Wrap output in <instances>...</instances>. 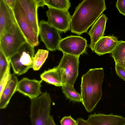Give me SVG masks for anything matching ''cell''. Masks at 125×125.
<instances>
[{"label": "cell", "instance_id": "1", "mask_svg": "<svg viewBox=\"0 0 125 125\" xmlns=\"http://www.w3.org/2000/svg\"><path fill=\"white\" fill-rule=\"evenodd\" d=\"M106 9L104 0H84L76 8L71 16V31L81 35L90 27Z\"/></svg>", "mask_w": 125, "mask_h": 125}, {"label": "cell", "instance_id": "2", "mask_svg": "<svg viewBox=\"0 0 125 125\" xmlns=\"http://www.w3.org/2000/svg\"><path fill=\"white\" fill-rule=\"evenodd\" d=\"M104 74L102 68L90 69L83 74L81 85L82 103L88 112H92L102 95Z\"/></svg>", "mask_w": 125, "mask_h": 125}, {"label": "cell", "instance_id": "3", "mask_svg": "<svg viewBox=\"0 0 125 125\" xmlns=\"http://www.w3.org/2000/svg\"><path fill=\"white\" fill-rule=\"evenodd\" d=\"M30 117L31 125H48L52 100L46 92L31 99Z\"/></svg>", "mask_w": 125, "mask_h": 125}, {"label": "cell", "instance_id": "4", "mask_svg": "<svg viewBox=\"0 0 125 125\" xmlns=\"http://www.w3.org/2000/svg\"><path fill=\"white\" fill-rule=\"evenodd\" d=\"M34 55V48L27 42L21 46L18 52L10 59L14 74L21 75L32 68L33 58Z\"/></svg>", "mask_w": 125, "mask_h": 125}, {"label": "cell", "instance_id": "5", "mask_svg": "<svg viewBox=\"0 0 125 125\" xmlns=\"http://www.w3.org/2000/svg\"><path fill=\"white\" fill-rule=\"evenodd\" d=\"M26 42V39L18 24L16 29L12 32L0 35V50L10 60V58Z\"/></svg>", "mask_w": 125, "mask_h": 125}, {"label": "cell", "instance_id": "6", "mask_svg": "<svg viewBox=\"0 0 125 125\" xmlns=\"http://www.w3.org/2000/svg\"><path fill=\"white\" fill-rule=\"evenodd\" d=\"M80 56L63 53L57 67L60 73L63 84L74 86L79 73Z\"/></svg>", "mask_w": 125, "mask_h": 125}, {"label": "cell", "instance_id": "7", "mask_svg": "<svg viewBox=\"0 0 125 125\" xmlns=\"http://www.w3.org/2000/svg\"><path fill=\"white\" fill-rule=\"evenodd\" d=\"M13 10L17 23L27 42L34 48L38 45V36L33 30L19 0H17Z\"/></svg>", "mask_w": 125, "mask_h": 125}, {"label": "cell", "instance_id": "8", "mask_svg": "<svg viewBox=\"0 0 125 125\" xmlns=\"http://www.w3.org/2000/svg\"><path fill=\"white\" fill-rule=\"evenodd\" d=\"M87 41L86 38L79 36L71 35L62 38L58 50L63 53L80 56L87 53Z\"/></svg>", "mask_w": 125, "mask_h": 125}, {"label": "cell", "instance_id": "9", "mask_svg": "<svg viewBox=\"0 0 125 125\" xmlns=\"http://www.w3.org/2000/svg\"><path fill=\"white\" fill-rule=\"evenodd\" d=\"M46 14L48 23L60 32L70 30L71 16L68 10L49 7Z\"/></svg>", "mask_w": 125, "mask_h": 125}, {"label": "cell", "instance_id": "10", "mask_svg": "<svg viewBox=\"0 0 125 125\" xmlns=\"http://www.w3.org/2000/svg\"><path fill=\"white\" fill-rule=\"evenodd\" d=\"M39 26L41 40L44 43L47 49L51 51L58 50L59 42L62 39L59 31L44 20L40 21Z\"/></svg>", "mask_w": 125, "mask_h": 125}, {"label": "cell", "instance_id": "11", "mask_svg": "<svg viewBox=\"0 0 125 125\" xmlns=\"http://www.w3.org/2000/svg\"><path fill=\"white\" fill-rule=\"evenodd\" d=\"M17 25L13 10L0 0V35L12 32Z\"/></svg>", "mask_w": 125, "mask_h": 125}, {"label": "cell", "instance_id": "12", "mask_svg": "<svg viewBox=\"0 0 125 125\" xmlns=\"http://www.w3.org/2000/svg\"><path fill=\"white\" fill-rule=\"evenodd\" d=\"M42 81V80L39 81L23 78L18 82L16 91L31 99L35 98L42 93L41 88Z\"/></svg>", "mask_w": 125, "mask_h": 125}, {"label": "cell", "instance_id": "13", "mask_svg": "<svg viewBox=\"0 0 125 125\" xmlns=\"http://www.w3.org/2000/svg\"><path fill=\"white\" fill-rule=\"evenodd\" d=\"M87 121L90 125H125V117L112 114H91Z\"/></svg>", "mask_w": 125, "mask_h": 125}, {"label": "cell", "instance_id": "14", "mask_svg": "<svg viewBox=\"0 0 125 125\" xmlns=\"http://www.w3.org/2000/svg\"><path fill=\"white\" fill-rule=\"evenodd\" d=\"M34 31L38 36L39 26L36 0H19Z\"/></svg>", "mask_w": 125, "mask_h": 125}, {"label": "cell", "instance_id": "15", "mask_svg": "<svg viewBox=\"0 0 125 125\" xmlns=\"http://www.w3.org/2000/svg\"><path fill=\"white\" fill-rule=\"evenodd\" d=\"M108 19L106 15L102 14L94 24L88 32L91 39L89 47L93 52L96 43L104 36Z\"/></svg>", "mask_w": 125, "mask_h": 125}, {"label": "cell", "instance_id": "16", "mask_svg": "<svg viewBox=\"0 0 125 125\" xmlns=\"http://www.w3.org/2000/svg\"><path fill=\"white\" fill-rule=\"evenodd\" d=\"M118 41L117 37L113 35L103 36L96 43L94 51L99 56L111 53Z\"/></svg>", "mask_w": 125, "mask_h": 125}, {"label": "cell", "instance_id": "17", "mask_svg": "<svg viewBox=\"0 0 125 125\" xmlns=\"http://www.w3.org/2000/svg\"><path fill=\"white\" fill-rule=\"evenodd\" d=\"M16 76L14 74H11L10 78L0 94V108H6L8 105L10 99L16 91L18 83Z\"/></svg>", "mask_w": 125, "mask_h": 125}, {"label": "cell", "instance_id": "18", "mask_svg": "<svg viewBox=\"0 0 125 125\" xmlns=\"http://www.w3.org/2000/svg\"><path fill=\"white\" fill-rule=\"evenodd\" d=\"M41 78L46 83L57 86L63 84L60 73L57 66L44 71L40 74Z\"/></svg>", "mask_w": 125, "mask_h": 125}, {"label": "cell", "instance_id": "19", "mask_svg": "<svg viewBox=\"0 0 125 125\" xmlns=\"http://www.w3.org/2000/svg\"><path fill=\"white\" fill-rule=\"evenodd\" d=\"M49 51L39 49L33 58L32 68L35 71L40 69L47 58Z\"/></svg>", "mask_w": 125, "mask_h": 125}, {"label": "cell", "instance_id": "20", "mask_svg": "<svg viewBox=\"0 0 125 125\" xmlns=\"http://www.w3.org/2000/svg\"><path fill=\"white\" fill-rule=\"evenodd\" d=\"M111 54L115 63L120 64L125 56V41H118Z\"/></svg>", "mask_w": 125, "mask_h": 125}, {"label": "cell", "instance_id": "21", "mask_svg": "<svg viewBox=\"0 0 125 125\" xmlns=\"http://www.w3.org/2000/svg\"><path fill=\"white\" fill-rule=\"evenodd\" d=\"M62 92L66 97L70 100L82 102L81 94L75 90L74 86L67 84H64L62 86Z\"/></svg>", "mask_w": 125, "mask_h": 125}, {"label": "cell", "instance_id": "22", "mask_svg": "<svg viewBox=\"0 0 125 125\" xmlns=\"http://www.w3.org/2000/svg\"><path fill=\"white\" fill-rule=\"evenodd\" d=\"M45 5L48 8L68 10L71 6V3L69 0H44Z\"/></svg>", "mask_w": 125, "mask_h": 125}, {"label": "cell", "instance_id": "23", "mask_svg": "<svg viewBox=\"0 0 125 125\" xmlns=\"http://www.w3.org/2000/svg\"><path fill=\"white\" fill-rule=\"evenodd\" d=\"M10 63V60L0 50V80L2 77L8 65Z\"/></svg>", "mask_w": 125, "mask_h": 125}, {"label": "cell", "instance_id": "24", "mask_svg": "<svg viewBox=\"0 0 125 125\" xmlns=\"http://www.w3.org/2000/svg\"><path fill=\"white\" fill-rule=\"evenodd\" d=\"M10 64L8 65L7 69L0 80V94L2 93L3 89L8 82L10 77Z\"/></svg>", "mask_w": 125, "mask_h": 125}, {"label": "cell", "instance_id": "25", "mask_svg": "<svg viewBox=\"0 0 125 125\" xmlns=\"http://www.w3.org/2000/svg\"><path fill=\"white\" fill-rule=\"evenodd\" d=\"M60 122L61 125H78L77 121L73 119L71 115L63 117Z\"/></svg>", "mask_w": 125, "mask_h": 125}, {"label": "cell", "instance_id": "26", "mask_svg": "<svg viewBox=\"0 0 125 125\" xmlns=\"http://www.w3.org/2000/svg\"><path fill=\"white\" fill-rule=\"evenodd\" d=\"M115 68L118 76L125 81V70L123 67L115 63Z\"/></svg>", "mask_w": 125, "mask_h": 125}, {"label": "cell", "instance_id": "27", "mask_svg": "<svg viewBox=\"0 0 125 125\" xmlns=\"http://www.w3.org/2000/svg\"><path fill=\"white\" fill-rule=\"evenodd\" d=\"M115 6L120 13L125 16V0H117Z\"/></svg>", "mask_w": 125, "mask_h": 125}, {"label": "cell", "instance_id": "28", "mask_svg": "<svg viewBox=\"0 0 125 125\" xmlns=\"http://www.w3.org/2000/svg\"><path fill=\"white\" fill-rule=\"evenodd\" d=\"M4 0L9 6L13 10L15 7L17 0Z\"/></svg>", "mask_w": 125, "mask_h": 125}, {"label": "cell", "instance_id": "29", "mask_svg": "<svg viewBox=\"0 0 125 125\" xmlns=\"http://www.w3.org/2000/svg\"><path fill=\"white\" fill-rule=\"evenodd\" d=\"M77 121L78 125H90L87 120H84L82 118H78Z\"/></svg>", "mask_w": 125, "mask_h": 125}, {"label": "cell", "instance_id": "30", "mask_svg": "<svg viewBox=\"0 0 125 125\" xmlns=\"http://www.w3.org/2000/svg\"><path fill=\"white\" fill-rule=\"evenodd\" d=\"M38 6L43 7L45 5L44 0H36Z\"/></svg>", "mask_w": 125, "mask_h": 125}, {"label": "cell", "instance_id": "31", "mask_svg": "<svg viewBox=\"0 0 125 125\" xmlns=\"http://www.w3.org/2000/svg\"><path fill=\"white\" fill-rule=\"evenodd\" d=\"M48 125H57L54 122L53 116L51 115L49 118Z\"/></svg>", "mask_w": 125, "mask_h": 125}, {"label": "cell", "instance_id": "32", "mask_svg": "<svg viewBox=\"0 0 125 125\" xmlns=\"http://www.w3.org/2000/svg\"><path fill=\"white\" fill-rule=\"evenodd\" d=\"M119 65L122 66L125 70V56L123 59L122 62Z\"/></svg>", "mask_w": 125, "mask_h": 125}, {"label": "cell", "instance_id": "33", "mask_svg": "<svg viewBox=\"0 0 125 125\" xmlns=\"http://www.w3.org/2000/svg\"><path fill=\"white\" fill-rule=\"evenodd\" d=\"M8 125H11L10 124H9Z\"/></svg>", "mask_w": 125, "mask_h": 125}]
</instances>
